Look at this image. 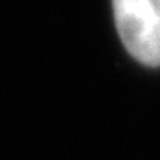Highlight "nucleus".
<instances>
[{"mask_svg":"<svg viewBox=\"0 0 160 160\" xmlns=\"http://www.w3.org/2000/svg\"><path fill=\"white\" fill-rule=\"evenodd\" d=\"M112 10L128 52L145 66H160V4L156 0H112Z\"/></svg>","mask_w":160,"mask_h":160,"instance_id":"1","label":"nucleus"},{"mask_svg":"<svg viewBox=\"0 0 160 160\" xmlns=\"http://www.w3.org/2000/svg\"><path fill=\"white\" fill-rule=\"evenodd\" d=\"M156 2H158V4H160V0H156Z\"/></svg>","mask_w":160,"mask_h":160,"instance_id":"2","label":"nucleus"}]
</instances>
